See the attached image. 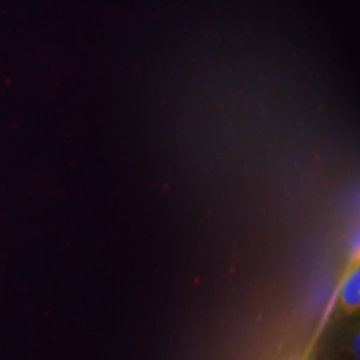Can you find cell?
Masks as SVG:
<instances>
[{
    "label": "cell",
    "instance_id": "6da1fadb",
    "mask_svg": "<svg viewBox=\"0 0 360 360\" xmlns=\"http://www.w3.org/2000/svg\"><path fill=\"white\" fill-rule=\"evenodd\" d=\"M339 307L346 315H355L360 309L359 257L352 259L339 292Z\"/></svg>",
    "mask_w": 360,
    "mask_h": 360
},
{
    "label": "cell",
    "instance_id": "7a4b0ae2",
    "mask_svg": "<svg viewBox=\"0 0 360 360\" xmlns=\"http://www.w3.org/2000/svg\"><path fill=\"white\" fill-rule=\"evenodd\" d=\"M351 351H352L354 360H359V330L355 331V335H354V338H352Z\"/></svg>",
    "mask_w": 360,
    "mask_h": 360
}]
</instances>
